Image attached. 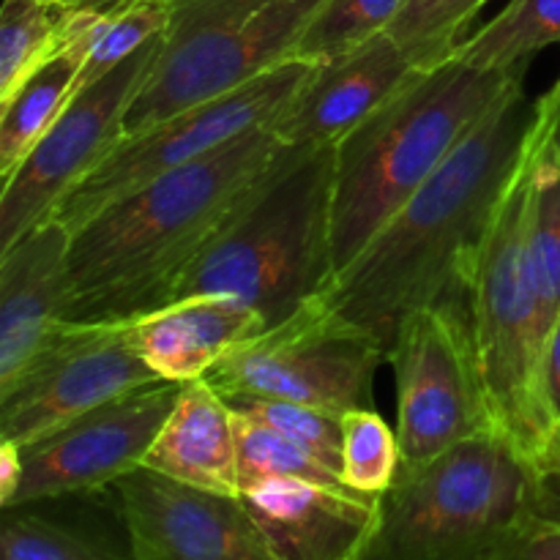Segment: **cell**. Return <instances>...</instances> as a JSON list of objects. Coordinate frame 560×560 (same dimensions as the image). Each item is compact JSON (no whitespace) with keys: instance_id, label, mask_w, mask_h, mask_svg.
<instances>
[{"instance_id":"obj_1","label":"cell","mask_w":560,"mask_h":560,"mask_svg":"<svg viewBox=\"0 0 560 560\" xmlns=\"http://www.w3.org/2000/svg\"><path fill=\"white\" fill-rule=\"evenodd\" d=\"M534 124L536 102L525 96L520 80L323 290L348 320L381 337L388 353L405 315L465 299L476 252L523 162Z\"/></svg>"},{"instance_id":"obj_2","label":"cell","mask_w":560,"mask_h":560,"mask_svg":"<svg viewBox=\"0 0 560 560\" xmlns=\"http://www.w3.org/2000/svg\"><path fill=\"white\" fill-rule=\"evenodd\" d=\"M271 126L120 197L71 233L63 323H131L173 304L180 279L273 162Z\"/></svg>"},{"instance_id":"obj_3","label":"cell","mask_w":560,"mask_h":560,"mask_svg":"<svg viewBox=\"0 0 560 560\" xmlns=\"http://www.w3.org/2000/svg\"><path fill=\"white\" fill-rule=\"evenodd\" d=\"M523 69L485 71L452 55L424 69L377 107L342 142L334 164L331 252L337 273L348 268L399 208L441 170L476 120Z\"/></svg>"},{"instance_id":"obj_4","label":"cell","mask_w":560,"mask_h":560,"mask_svg":"<svg viewBox=\"0 0 560 560\" xmlns=\"http://www.w3.org/2000/svg\"><path fill=\"white\" fill-rule=\"evenodd\" d=\"M337 145H282L200 252L175 299L233 295L284 320L337 277L331 252Z\"/></svg>"},{"instance_id":"obj_5","label":"cell","mask_w":560,"mask_h":560,"mask_svg":"<svg viewBox=\"0 0 560 560\" xmlns=\"http://www.w3.org/2000/svg\"><path fill=\"white\" fill-rule=\"evenodd\" d=\"M541 476L498 432L468 438L381 495L361 560H498L534 514Z\"/></svg>"},{"instance_id":"obj_6","label":"cell","mask_w":560,"mask_h":560,"mask_svg":"<svg viewBox=\"0 0 560 560\" xmlns=\"http://www.w3.org/2000/svg\"><path fill=\"white\" fill-rule=\"evenodd\" d=\"M528 195L530 140L476 252L465 284V304L495 432L536 465L556 430V419L545 394L550 328L541 315L525 257Z\"/></svg>"},{"instance_id":"obj_7","label":"cell","mask_w":560,"mask_h":560,"mask_svg":"<svg viewBox=\"0 0 560 560\" xmlns=\"http://www.w3.org/2000/svg\"><path fill=\"white\" fill-rule=\"evenodd\" d=\"M326 3L173 0L151 71L126 113V135L151 129L180 109L224 96L295 60L301 38Z\"/></svg>"},{"instance_id":"obj_8","label":"cell","mask_w":560,"mask_h":560,"mask_svg":"<svg viewBox=\"0 0 560 560\" xmlns=\"http://www.w3.org/2000/svg\"><path fill=\"white\" fill-rule=\"evenodd\" d=\"M388 361L381 337L348 320L326 293L230 350L202 381L230 397L315 405L334 416L375 408V375Z\"/></svg>"},{"instance_id":"obj_9","label":"cell","mask_w":560,"mask_h":560,"mask_svg":"<svg viewBox=\"0 0 560 560\" xmlns=\"http://www.w3.org/2000/svg\"><path fill=\"white\" fill-rule=\"evenodd\" d=\"M315 63L290 60L224 96L208 98L159 120L151 129L126 135L96 170L85 175L52 213L74 233L140 186L211 156L238 137L271 126L301 91Z\"/></svg>"},{"instance_id":"obj_10","label":"cell","mask_w":560,"mask_h":560,"mask_svg":"<svg viewBox=\"0 0 560 560\" xmlns=\"http://www.w3.org/2000/svg\"><path fill=\"white\" fill-rule=\"evenodd\" d=\"M463 301L413 310L394 337L388 361L397 377L402 468L424 465L468 438L495 432Z\"/></svg>"},{"instance_id":"obj_11","label":"cell","mask_w":560,"mask_h":560,"mask_svg":"<svg viewBox=\"0 0 560 560\" xmlns=\"http://www.w3.org/2000/svg\"><path fill=\"white\" fill-rule=\"evenodd\" d=\"M156 381L162 377L131 339V323H60L22 375L0 392V441L27 446Z\"/></svg>"},{"instance_id":"obj_12","label":"cell","mask_w":560,"mask_h":560,"mask_svg":"<svg viewBox=\"0 0 560 560\" xmlns=\"http://www.w3.org/2000/svg\"><path fill=\"white\" fill-rule=\"evenodd\" d=\"M159 36L126 63L82 88L60 113L52 129L22 159L0 191V252L11 249L27 230L52 217L63 197L107 159L124 140L126 113L140 93Z\"/></svg>"},{"instance_id":"obj_13","label":"cell","mask_w":560,"mask_h":560,"mask_svg":"<svg viewBox=\"0 0 560 560\" xmlns=\"http://www.w3.org/2000/svg\"><path fill=\"white\" fill-rule=\"evenodd\" d=\"M180 388L184 383L156 381L20 446V487L5 509L115 487L126 474L142 468Z\"/></svg>"},{"instance_id":"obj_14","label":"cell","mask_w":560,"mask_h":560,"mask_svg":"<svg viewBox=\"0 0 560 560\" xmlns=\"http://www.w3.org/2000/svg\"><path fill=\"white\" fill-rule=\"evenodd\" d=\"M131 560H282L241 495L180 485L151 468L115 481Z\"/></svg>"},{"instance_id":"obj_15","label":"cell","mask_w":560,"mask_h":560,"mask_svg":"<svg viewBox=\"0 0 560 560\" xmlns=\"http://www.w3.org/2000/svg\"><path fill=\"white\" fill-rule=\"evenodd\" d=\"M421 71L388 33H381L353 52L315 63L301 91L273 118L271 131L282 145H337Z\"/></svg>"},{"instance_id":"obj_16","label":"cell","mask_w":560,"mask_h":560,"mask_svg":"<svg viewBox=\"0 0 560 560\" xmlns=\"http://www.w3.org/2000/svg\"><path fill=\"white\" fill-rule=\"evenodd\" d=\"M282 560H361L381 517V495L304 479H273L241 492Z\"/></svg>"},{"instance_id":"obj_17","label":"cell","mask_w":560,"mask_h":560,"mask_svg":"<svg viewBox=\"0 0 560 560\" xmlns=\"http://www.w3.org/2000/svg\"><path fill=\"white\" fill-rule=\"evenodd\" d=\"M71 230L55 217L0 252V392L63 323Z\"/></svg>"},{"instance_id":"obj_18","label":"cell","mask_w":560,"mask_h":560,"mask_svg":"<svg viewBox=\"0 0 560 560\" xmlns=\"http://www.w3.org/2000/svg\"><path fill=\"white\" fill-rule=\"evenodd\" d=\"M266 328V315L233 295H191L131 320V339L162 381L191 383Z\"/></svg>"},{"instance_id":"obj_19","label":"cell","mask_w":560,"mask_h":560,"mask_svg":"<svg viewBox=\"0 0 560 560\" xmlns=\"http://www.w3.org/2000/svg\"><path fill=\"white\" fill-rule=\"evenodd\" d=\"M142 468L180 485L222 495H241L235 413L206 381L184 383Z\"/></svg>"},{"instance_id":"obj_20","label":"cell","mask_w":560,"mask_h":560,"mask_svg":"<svg viewBox=\"0 0 560 560\" xmlns=\"http://www.w3.org/2000/svg\"><path fill=\"white\" fill-rule=\"evenodd\" d=\"M104 14V3L77 5L74 36L44 60L5 102H0V178H11L22 159L52 129L77 93L93 31Z\"/></svg>"},{"instance_id":"obj_21","label":"cell","mask_w":560,"mask_h":560,"mask_svg":"<svg viewBox=\"0 0 560 560\" xmlns=\"http://www.w3.org/2000/svg\"><path fill=\"white\" fill-rule=\"evenodd\" d=\"M525 257L541 315L552 331L560 315V156L534 124L530 135V195Z\"/></svg>"},{"instance_id":"obj_22","label":"cell","mask_w":560,"mask_h":560,"mask_svg":"<svg viewBox=\"0 0 560 560\" xmlns=\"http://www.w3.org/2000/svg\"><path fill=\"white\" fill-rule=\"evenodd\" d=\"M547 47H560V0H509L501 14L459 42L454 58L474 69L512 71Z\"/></svg>"},{"instance_id":"obj_23","label":"cell","mask_w":560,"mask_h":560,"mask_svg":"<svg viewBox=\"0 0 560 560\" xmlns=\"http://www.w3.org/2000/svg\"><path fill=\"white\" fill-rule=\"evenodd\" d=\"M77 25V5L60 0H3L0 11V102L44 60L52 58Z\"/></svg>"},{"instance_id":"obj_24","label":"cell","mask_w":560,"mask_h":560,"mask_svg":"<svg viewBox=\"0 0 560 560\" xmlns=\"http://www.w3.org/2000/svg\"><path fill=\"white\" fill-rule=\"evenodd\" d=\"M170 14H173V0H115V3H104V14L93 31L91 49H88L80 77H77V93L98 82L104 74L126 63L131 55L140 52L145 44L162 36L170 25Z\"/></svg>"},{"instance_id":"obj_25","label":"cell","mask_w":560,"mask_h":560,"mask_svg":"<svg viewBox=\"0 0 560 560\" xmlns=\"http://www.w3.org/2000/svg\"><path fill=\"white\" fill-rule=\"evenodd\" d=\"M408 0H328L295 49V60L326 63L364 47L397 22Z\"/></svg>"},{"instance_id":"obj_26","label":"cell","mask_w":560,"mask_h":560,"mask_svg":"<svg viewBox=\"0 0 560 560\" xmlns=\"http://www.w3.org/2000/svg\"><path fill=\"white\" fill-rule=\"evenodd\" d=\"M235 438H238L241 492L273 479H304L326 487H348L337 470L323 465L315 454L301 448L290 438L279 435L271 427L235 413Z\"/></svg>"},{"instance_id":"obj_27","label":"cell","mask_w":560,"mask_h":560,"mask_svg":"<svg viewBox=\"0 0 560 560\" xmlns=\"http://www.w3.org/2000/svg\"><path fill=\"white\" fill-rule=\"evenodd\" d=\"M490 0H408L388 36L419 69L441 66L463 42V33Z\"/></svg>"},{"instance_id":"obj_28","label":"cell","mask_w":560,"mask_h":560,"mask_svg":"<svg viewBox=\"0 0 560 560\" xmlns=\"http://www.w3.org/2000/svg\"><path fill=\"white\" fill-rule=\"evenodd\" d=\"M402 468L399 435L388 421L370 410H350L342 416V479L366 495H383L397 481Z\"/></svg>"},{"instance_id":"obj_29","label":"cell","mask_w":560,"mask_h":560,"mask_svg":"<svg viewBox=\"0 0 560 560\" xmlns=\"http://www.w3.org/2000/svg\"><path fill=\"white\" fill-rule=\"evenodd\" d=\"M228 402L233 413L271 427L342 476V416H334L315 405L271 397H230Z\"/></svg>"},{"instance_id":"obj_30","label":"cell","mask_w":560,"mask_h":560,"mask_svg":"<svg viewBox=\"0 0 560 560\" xmlns=\"http://www.w3.org/2000/svg\"><path fill=\"white\" fill-rule=\"evenodd\" d=\"M0 560H131L42 514L3 509Z\"/></svg>"},{"instance_id":"obj_31","label":"cell","mask_w":560,"mask_h":560,"mask_svg":"<svg viewBox=\"0 0 560 560\" xmlns=\"http://www.w3.org/2000/svg\"><path fill=\"white\" fill-rule=\"evenodd\" d=\"M498 560H560V520L530 514Z\"/></svg>"},{"instance_id":"obj_32","label":"cell","mask_w":560,"mask_h":560,"mask_svg":"<svg viewBox=\"0 0 560 560\" xmlns=\"http://www.w3.org/2000/svg\"><path fill=\"white\" fill-rule=\"evenodd\" d=\"M545 394L547 405H550V413L560 424V315L552 326L550 337H547V350H545Z\"/></svg>"},{"instance_id":"obj_33","label":"cell","mask_w":560,"mask_h":560,"mask_svg":"<svg viewBox=\"0 0 560 560\" xmlns=\"http://www.w3.org/2000/svg\"><path fill=\"white\" fill-rule=\"evenodd\" d=\"M536 120H539V129L545 135L547 145L560 156V77L556 85L536 102Z\"/></svg>"},{"instance_id":"obj_34","label":"cell","mask_w":560,"mask_h":560,"mask_svg":"<svg viewBox=\"0 0 560 560\" xmlns=\"http://www.w3.org/2000/svg\"><path fill=\"white\" fill-rule=\"evenodd\" d=\"M22 474V452L16 443L0 441V506H9L20 487Z\"/></svg>"},{"instance_id":"obj_35","label":"cell","mask_w":560,"mask_h":560,"mask_svg":"<svg viewBox=\"0 0 560 560\" xmlns=\"http://www.w3.org/2000/svg\"><path fill=\"white\" fill-rule=\"evenodd\" d=\"M536 470L550 490L560 492V424L552 430L550 441L545 443L541 454L536 457Z\"/></svg>"},{"instance_id":"obj_36","label":"cell","mask_w":560,"mask_h":560,"mask_svg":"<svg viewBox=\"0 0 560 560\" xmlns=\"http://www.w3.org/2000/svg\"><path fill=\"white\" fill-rule=\"evenodd\" d=\"M534 514L539 517H550V520H560V492L550 490V487L541 481L539 485V498H536Z\"/></svg>"},{"instance_id":"obj_37","label":"cell","mask_w":560,"mask_h":560,"mask_svg":"<svg viewBox=\"0 0 560 560\" xmlns=\"http://www.w3.org/2000/svg\"><path fill=\"white\" fill-rule=\"evenodd\" d=\"M66 3H74V5H98V3H115V0H66Z\"/></svg>"},{"instance_id":"obj_38","label":"cell","mask_w":560,"mask_h":560,"mask_svg":"<svg viewBox=\"0 0 560 560\" xmlns=\"http://www.w3.org/2000/svg\"><path fill=\"white\" fill-rule=\"evenodd\" d=\"M60 3H66V0H60Z\"/></svg>"}]
</instances>
